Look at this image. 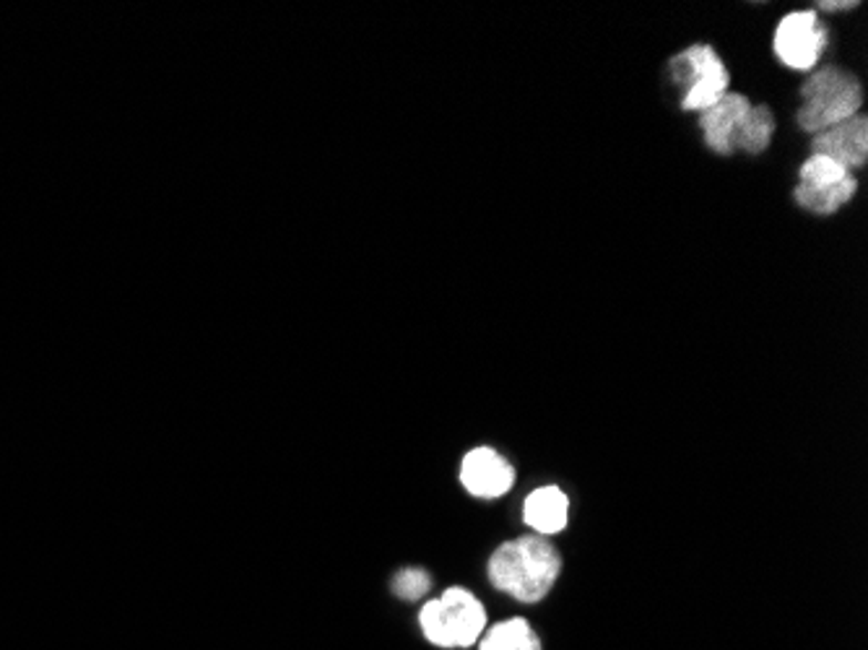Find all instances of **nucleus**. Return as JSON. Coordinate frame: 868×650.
<instances>
[{
    "label": "nucleus",
    "mask_w": 868,
    "mask_h": 650,
    "mask_svg": "<svg viewBox=\"0 0 868 650\" xmlns=\"http://www.w3.org/2000/svg\"><path fill=\"white\" fill-rule=\"evenodd\" d=\"M489 582L523 603L541 601L562 572V557L544 536H520L494 549Z\"/></svg>",
    "instance_id": "nucleus-1"
},
{
    "label": "nucleus",
    "mask_w": 868,
    "mask_h": 650,
    "mask_svg": "<svg viewBox=\"0 0 868 650\" xmlns=\"http://www.w3.org/2000/svg\"><path fill=\"white\" fill-rule=\"evenodd\" d=\"M864 107V86L850 71L827 65L814 71L800 86V107H798V128L804 133H817L833 128L837 123L850 121L860 115Z\"/></svg>",
    "instance_id": "nucleus-2"
},
{
    "label": "nucleus",
    "mask_w": 868,
    "mask_h": 650,
    "mask_svg": "<svg viewBox=\"0 0 868 650\" xmlns=\"http://www.w3.org/2000/svg\"><path fill=\"white\" fill-rule=\"evenodd\" d=\"M424 638L437 648H471L486 630L482 601L466 588H447L440 599L418 611Z\"/></svg>",
    "instance_id": "nucleus-3"
},
{
    "label": "nucleus",
    "mask_w": 868,
    "mask_h": 650,
    "mask_svg": "<svg viewBox=\"0 0 868 650\" xmlns=\"http://www.w3.org/2000/svg\"><path fill=\"white\" fill-rule=\"evenodd\" d=\"M669 76L681 92V110L705 112L728 94L731 76L710 44H692L669 61Z\"/></svg>",
    "instance_id": "nucleus-4"
},
{
    "label": "nucleus",
    "mask_w": 868,
    "mask_h": 650,
    "mask_svg": "<svg viewBox=\"0 0 868 650\" xmlns=\"http://www.w3.org/2000/svg\"><path fill=\"white\" fill-rule=\"evenodd\" d=\"M856 190L858 180L852 172L845 169L843 164L827 159V156L812 154L809 159L800 164L793 200L809 214L833 216L845 204H850Z\"/></svg>",
    "instance_id": "nucleus-5"
},
{
    "label": "nucleus",
    "mask_w": 868,
    "mask_h": 650,
    "mask_svg": "<svg viewBox=\"0 0 868 650\" xmlns=\"http://www.w3.org/2000/svg\"><path fill=\"white\" fill-rule=\"evenodd\" d=\"M829 48V32L814 9L793 11L775 29V58L790 71H814Z\"/></svg>",
    "instance_id": "nucleus-6"
},
{
    "label": "nucleus",
    "mask_w": 868,
    "mask_h": 650,
    "mask_svg": "<svg viewBox=\"0 0 868 650\" xmlns=\"http://www.w3.org/2000/svg\"><path fill=\"white\" fill-rule=\"evenodd\" d=\"M461 484L468 495L497 499L513 489L515 468L494 447H474L461 461Z\"/></svg>",
    "instance_id": "nucleus-7"
},
{
    "label": "nucleus",
    "mask_w": 868,
    "mask_h": 650,
    "mask_svg": "<svg viewBox=\"0 0 868 650\" xmlns=\"http://www.w3.org/2000/svg\"><path fill=\"white\" fill-rule=\"evenodd\" d=\"M814 154L827 156L837 164H843L848 172H856L866 167L868 162V117L860 115L850 117V121L837 123L833 128L822 131L812 141Z\"/></svg>",
    "instance_id": "nucleus-8"
},
{
    "label": "nucleus",
    "mask_w": 868,
    "mask_h": 650,
    "mask_svg": "<svg viewBox=\"0 0 868 650\" xmlns=\"http://www.w3.org/2000/svg\"><path fill=\"white\" fill-rule=\"evenodd\" d=\"M750 110V96L728 92L715 107L700 112V131L710 152L721 156L733 154V141H736V133Z\"/></svg>",
    "instance_id": "nucleus-9"
},
{
    "label": "nucleus",
    "mask_w": 868,
    "mask_h": 650,
    "mask_svg": "<svg viewBox=\"0 0 868 650\" xmlns=\"http://www.w3.org/2000/svg\"><path fill=\"white\" fill-rule=\"evenodd\" d=\"M567 513H570V499L554 484L530 492L523 505V520L538 536H551L567 528Z\"/></svg>",
    "instance_id": "nucleus-10"
},
{
    "label": "nucleus",
    "mask_w": 868,
    "mask_h": 650,
    "mask_svg": "<svg viewBox=\"0 0 868 650\" xmlns=\"http://www.w3.org/2000/svg\"><path fill=\"white\" fill-rule=\"evenodd\" d=\"M775 136V115L767 104H752V110L746 112L744 123L733 141V154H762L767 152Z\"/></svg>",
    "instance_id": "nucleus-11"
},
{
    "label": "nucleus",
    "mask_w": 868,
    "mask_h": 650,
    "mask_svg": "<svg viewBox=\"0 0 868 650\" xmlns=\"http://www.w3.org/2000/svg\"><path fill=\"white\" fill-rule=\"evenodd\" d=\"M478 650H541V640L526 619L515 617L484 630L478 638Z\"/></svg>",
    "instance_id": "nucleus-12"
},
{
    "label": "nucleus",
    "mask_w": 868,
    "mask_h": 650,
    "mask_svg": "<svg viewBox=\"0 0 868 650\" xmlns=\"http://www.w3.org/2000/svg\"><path fill=\"white\" fill-rule=\"evenodd\" d=\"M430 586H432L430 575H426L424 570H418V567H406V570H401L393 578L395 596H401V599H406V601L422 599L426 590H430Z\"/></svg>",
    "instance_id": "nucleus-13"
},
{
    "label": "nucleus",
    "mask_w": 868,
    "mask_h": 650,
    "mask_svg": "<svg viewBox=\"0 0 868 650\" xmlns=\"http://www.w3.org/2000/svg\"><path fill=\"white\" fill-rule=\"evenodd\" d=\"M817 9H822V11H848V9H858V3H852V0H845V3H833V0H822V3H817ZM814 9V11H817Z\"/></svg>",
    "instance_id": "nucleus-14"
}]
</instances>
